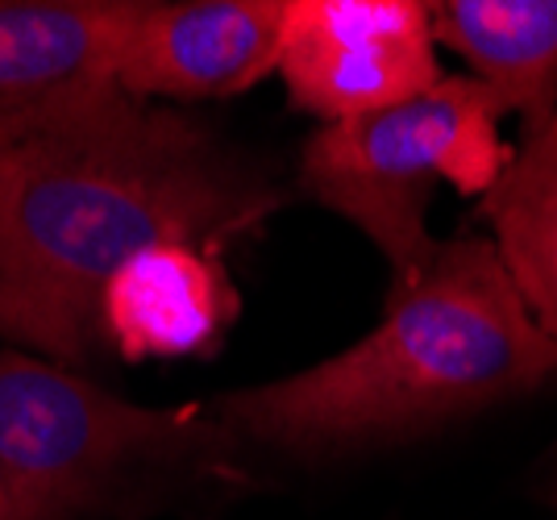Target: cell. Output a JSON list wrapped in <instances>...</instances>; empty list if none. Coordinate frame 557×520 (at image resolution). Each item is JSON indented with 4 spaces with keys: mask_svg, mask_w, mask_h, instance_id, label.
Instances as JSON below:
<instances>
[{
    "mask_svg": "<svg viewBox=\"0 0 557 520\" xmlns=\"http://www.w3.org/2000/svg\"><path fill=\"white\" fill-rule=\"evenodd\" d=\"M483 216L520 300L557 342V109L529 121L504 175L483 196Z\"/></svg>",
    "mask_w": 557,
    "mask_h": 520,
    "instance_id": "obj_10",
    "label": "cell"
},
{
    "mask_svg": "<svg viewBox=\"0 0 557 520\" xmlns=\"http://www.w3.org/2000/svg\"><path fill=\"white\" fill-rule=\"evenodd\" d=\"M433 38L529 121L557 109V0H442Z\"/></svg>",
    "mask_w": 557,
    "mask_h": 520,
    "instance_id": "obj_9",
    "label": "cell"
},
{
    "mask_svg": "<svg viewBox=\"0 0 557 520\" xmlns=\"http://www.w3.org/2000/svg\"><path fill=\"white\" fill-rule=\"evenodd\" d=\"M504 100L474 75H442L429 92L367 117L321 125L300 150V188L354 230L392 267V287L412 284L437 255L429 200L437 184L487 196L511 146Z\"/></svg>",
    "mask_w": 557,
    "mask_h": 520,
    "instance_id": "obj_4",
    "label": "cell"
},
{
    "mask_svg": "<svg viewBox=\"0 0 557 520\" xmlns=\"http://www.w3.org/2000/svg\"><path fill=\"white\" fill-rule=\"evenodd\" d=\"M237 317L225 262L200 246H154L116 271L100 296V342L113 355L187 358L221 342Z\"/></svg>",
    "mask_w": 557,
    "mask_h": 520,
    "instance_id": "obj_8",
    "label": "cell"
},
{
    "mask_svg": "<svg viewBox=\"0 0 557 520\" xmlns=\"http://www.w3.org/2000/svg\"><path fill=\"white\" fill-rule=\"evenodd\" d=\"M557 371V342L536 325L491 237L442 242L412 284L354 346L296 375L233 387L209 412L233 446L325 462L424 437L524 396Z\"/></svg>",
    "mask_w": 557,
    "mask_h": 520,
    "instance_id": "obj_2",
    "label": "cell"
},
{
    "mask_svg": "<svg viewBox=\"0 0 557 520\" xmlns=\"http://www.w3.org/2000/svg\"><path fill=\"white\" fill-rule=\"evenodd\" d=\"M287 205L278 171L205 117L116 92L0 150V337L88 371L100 296L154 246L221 255Z\"/></svg>",
    "mask_w": 557,
    "mask_h": 520,
    "instance_id": "obj_1",
    "label": "cell"
},
{
    "mask_svg": "<svg viewBox=\"0 0 557 520\" xmlns=\"http://www.w3.org/2000/svg\"><path fill=\"white\" fill-rule=\"evenodd\" d=\"M134 0H0V150L116 96Z\"/></svg>",
    "mask_w": 557,
    "mask_h": 520,
    "instance_id": "obj_6",
    "label": "cell"
},
{
    "mask_svg": "<svg viewBox=\"0 0 557 520\" xmlns=\"http://www.w3.org/2000/svg\"><path fill=\"white\" fill-rule=\"evenodd\" d=\"M233 442L209 404L146 408L84 371L0 350V520H100L150 508Z\"/></svg>",
    "mask_w": 557,
    "mask_h": 520,
    "instance_id": "obj_3",
    "label": "cell"
},
{
    "mask_svg": "<svg viewBox=\"0 0 557 520\" xmlns=\"http://www.w3.org/2000/svg\"><path fill=\"white\" fill-rule=\"evenodd\" d=\"M278 79L325 125L404 104L442 84L433 13L417 0H287Z\"/></svg>",
    "mask_w": 557,
    "mask_h": 520,
    "instance_id": "obj_5",
    "label": "cell"
},
{
    "mask_svg": "<svg viewBox=\"0 0 557 520\" xmlns=\"http://www.w3.org/2000/svg\"><path fill=\"white\" fill-rule=\"evenodd\" d=\"M287 0H134L116 88L134 100L237 96L278 72Z\"/></svg>",
    "mask_w": 557,
    "mask_h": 520,
    "instance_id": "obj_7",
    "label": "cell"
}]
</instances>
